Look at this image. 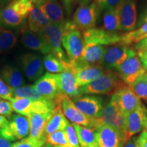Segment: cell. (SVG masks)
I'll return each mask as SVG.
<instances>
[{
  "instance_id": "19",
  "label": "cell",
  "mask_w": 147,
  "mask_h": 147,
  "mask_svg": "<svg viewBox=\"0 0 147 147\" xmlns=\"http://www.w3.org/2000/svg\"><path fill=\"white\" fill-rule=\"evenodd\" d=\"M147 117V108L142 104L134 111L126 115L125 134L124 136L125 144L132 136L135 135L142 130L143 123Z\"/></svg>"
},
{
  "instance_id": "35",
  "label": "cell",
  "mask_w": 147,
  "mask_h": 147,
  "mask_svg": "<svg viewBox=\"0 0 147 147\" xmlns=\"http://www.w3.org/2000/svg\"><path fill=\"white\" fill-rule=\"evenodd\" d=\"M129 87L131 88L132 91L140 98H142L144 100H147V83L142 77L137 79L135 82H133Z\"/></svg>"
},
{
  "instance_id": "41",
  "label": "cell",
  "mask_w": 147,
  "mask_h": 147,
  "mask_svg": "<svg viewBox=\"0 0 147 147\" xmlns=\"http://www.w3.org/2000/svg\"><path fill=\"white\" fill-rule=\"evenodd\" d=\"M137 55L140 61L142 67L147 72V50L137 51Z\"/></svg>"
},
{
  "instance_id": "26",
  "label": "cell",
  "mask_w": 147,
  "mask_h": 147,
  "mask_svg": "<svg viewBox=\"0 0 147 147\" xmlns=\"http://www.w3.org/2000/svg\"><path fill=\"white\" fill-rule=\"evenodd\" d=\"M50 20L42 12L38 5H34L28 15V27L32 32L40 34L44 28L51 24Z\"/></svg>"
},
{
  "instance_id": "22",
  "label": "cell",
  "mask_w": 147,
  "mask_h": 147,
  "mask_svg": "<svg viewBox=\"0 0 147 147\" xmlns=\"http://www.w3.org/2000/svg\"><path fill=\"white\" fill-rule=\"evenodd\" d=\"M36 5L39 6L51 23L63 24L65 22L63 9L58 0H42Z\"/></svg>"
},
{
  "instance_id": "33",
  "label": "cell",
  "mask_w": 147,
  "mask_h": 147,
  "mask_svg": "<svg viewBox=\"0 0 147 147\" xmlns=\"http://www.w3.org/2000/svg\"><path fill=\"white\" fill-rule=\"evenodd\" d=\"M13 97H24L32 100H44L41 95L37 93L34 86H23L18 88H11Z\"/></svg>"
},
{
  "instance_id": "48",
  "label": "cell",
  "mask_w": 147,
  "mask_h": 147,
  "mask_svg": "<svg viewBox=\"0 0 147 147\" xmlns=\"http://www.w3.org/2000/svg\"><path fill=\"white\" fill-rule=\"evenodd\" d=\"M123 147H136V146L135 139H134V138L131 140H129L127 142L123 145Z\"/></svg>"
},
{
  "instance_id": "34",
  "label": "cell",
  "mask_w": 147,
  "mask_h": 147,
  "mask_svg": "<svg viewBox=\"0 0 147 147\" xmlns=\"http://www.w3.org/2000/svg\"><path fill=\"white\" fill-rule=\"evenodd\" d=\"M46 144H49L52 146L72 147L69 142L68 137L65 130L55 131L47 136L46 137Z\"/></svg>"
},
{
  "instance_id": "27",
  "label": "cell",
  "mask_w": 147,
  "mask_h": 147,
  "mask_svg": "<svg viewBox=\"0 0 147 147\" xmlns=\"http://www.w3.org/2000/svg\"><path fill=\"white\" fill-rule=\"evenodd\" d=\"M1 79L11 88L23 87L25 84L23 75L21 71L15 66L5 65L0 72Z\"/></svg>"
},
{
  "instance_id": "46",
  "label": "cell",
  "mask_w": 147,
  "mask_h": 147,
  "mask_svg": "<svg viewBox=\"0 0 147 147\" xmlns=\"http://www.w3.org/2000/svg\"><path fill=\"white\" fill-rule=\"evenodd\" d=\"M0 147H12V144L10 143V141L0 135Z\"/></svg>"
},
{
  "instance_id": "23",
  "label": "cell",
  "mask_w": 147,
  "mask_h": 147,
  "mask_svg": "<svg viewBox=\"0 0 147 147\" xmlns=\"http://www.w3.org/2000/svg\"><path fill=\"white\" fill-rule=\"evenodd\" d=\"M52 112L47 113H33L27 116L30 127L29 137L35 139H42L46 138L44 136V131L48 121L50 119Z\"/></svg>"
},
{
  "instance_id": "32",
  "label": "cell",
  "mask_w": 147,
  "mask_h": 147,
  "mask_svg": "<svg viewBox=\"0 0 147 147\" xmlns=\"http://www.w3.org/2000/svg\"><path fill=\"white\" fill-rule=\"evenodd\" d=\"M44 65L48 72L59 74L65 71L68 65H65L53 53H49L44 57Z\"/></svg>"
},
{
  "instance_id": "18",
  "label": "cell",
  "mask_w": 147,
  "mask_h": 147,
  "mask_svg": "<svg viewBox=\"0 0 147 147\" xmlns=\"http://www.w3.org/2000/svg\"><path fill=\"white\" fill-rule=\"evenodd\" d=\"M121 111L127 115L142 104L140 98L128 85L121 87L113 95Z\"/></svg>"
},
{
  "instance_id": "24",
  "label": "cell",
  "mask_w": 147,
  "mask_h": 147,
  "mask_svg": "<svg viewBox=\"0 0 147 147\" xmlns=\"http://www.w3.org/2000/svg\"><path fill=\"white\" fill-rule=\"evenodd\" d=\"M68 123L69 121L64 115L60 106L57 104L56 107L53 110L50 119L46 125L44 136L46 138L49 134L54 133L55 131L65 130Z\"/></svg>"
},
{
  "instance_id": "49",
  "label": "cell",
  "mask_w": 147,
  "mask_h": 147,
  "mask_svg": "<svg viewBox=\"0 0 147 147\" xmlns=\"http://www.w3.org/2000/svg\"><path fill=\"white\" fill-rule=\"evenodd\" d=\"M79 4L80 5H87L89 3H91L92 0H78Z\"/></svg>"
},
{
  "instance_id": "10",
  "label": "cell",
  "mask_w": 147,
  "mask_h": 147,
  "mask_svg": "<svg viewBox=\"0 0 147 147\" xmlns=\"http://www.w3.org/2000/svg\"><path fill=\"white\" fill-rule=\"evenodd\" d=\"M8 125L0 129V135L9 141L23 140L27 136L30 131L29 123L27 117L15 114L11 116Z\"/></svg>"
},
{
  "instance_id": "16",
  "label": "cell",
  "mask_w": 147,
  "mask_h": 147,
  "mask_svg": "<svg viewBox=\"0 0 147 147\" xmlns=\"http://www.w3.org/2000/svg\"><path fill=\"white\" fill-rule=\"evenodd\" d=\"M98 147H123V134L117 129L102 125L95 129Z\"/></svg>"
},
{
  "instance_id": "25",
  "label": "cell",
  "mask_w": 147,
  "mask_h": 147,
  "mask_svg": "<svg viewBox=\"0 0 147 147\" xmlns=\"http://www.w3.org/2000/svg\"><path fill=\"white\" fill-rule=\"evenodd\" d=\"M105 72V70L100 65H90L80 67L76 69V76L78 85L84 87L96 80Z\"/></svg>"
},
{
  "instance_id": "14",
  "label": "cell",
  "mask_w": 147,
  "mask_h": 147,
  "mask_svg": "<svg viewBox=\"0 0 147 147\" xmlns=\"http://www.w3.org/2000/svg\"><path fill=\"white\" fill-rule=\"evenodd\" d=\"M21 67L29 81L36 82L45 71L44 58L36 53H26L20 57Z\"/></svg>"
},
{
  "instance_id": "1",
  "label": "cell",
  "mask_w": 147,
  "mask_h": 147,
  "mask_svg": "<svg viewBox=\"0 0 147 147\" xmlns=\"http://www.w3.org/2000/svg\"><path fill=\"white\" fill-rule=\"evenodd\" d=\"M34 5L30 0H13L0 10V25L7 28L20 27Z\"/></svg>"
},
{
  "instance_id": "39",
  "label": "cell",
  "mask_w": 147,
  "mask_h": 147,
  "mask_svg": "<svg viewBox=\"0 0 147 147\" xmlns=\"http://www.w3.org/2000/svg\"><path fill=\"white\" fill-rule=\"evenodd\" d=\"M13 98L11 87L0 78V99L6 101H10Z\"/></svg>"
},
{
  "instance_id": "17",
  "label": "cell",
  "mask_w": 147,
  "mask_h": 147,
  "mask_svg": "<svg viewBox=\"0 0 147 147\" xmlns=\"http://www.w3.org/2000/svg\"><path fill=\"white\" fill-rule=\"evenodd\" d=\"M33 86L38 94L48 100L54 101L55 97L60 93L58 88L57 74L45 73Z\"/></svg>"
},
{
  "instance_id": "40",
  "label": "cell",
  "mask_w": 147,
  "mask_h": 147,
  "mask_svg": "<svg viewBox=\"0 0 147 147\" xmlns=\"http://www.w3.org/2000/svg\"><path fill=\"white\" fill-rule=\"evenodd\" d=\"M13 113L11 103L8 101L0 99V115L10 119Z\"/></svg>"
},
{
  "instance_id": "11",
  "label": "cell",
  "mask_w": 147,
  "mask_h": 147,
  "mask_svg": "<svg viewBox=\"0 0 147 147\" xmlns=\"http://www.w3.org/2000/svg\"><path fill=\"white\" fill-rule=\"evenodd\" d=\"M116 70L123 82L128 86L131 85L146 73L138 57L137 52L129 55Z\"/></svg>"
},
{
  "instance_id": "12",
  "label": "cell",
  "mask_w": 147,
  "mask_h": 147,
  "mask_svg": "<svg viewBox=\"0 0 147 147\" xmlns=\"http://www.w3.org/2000/svg\"><path fill=\"white\" fill-rule=\"evenodd\" d=\"M71 100L80 113L90 118H100L105 108L102 99L96 95H81Z\"/></svg>"
},
{
  "instance_id": "13",
  "label": "cell",
  "mask_w": 147,
  "mask_h": 147,
  "mask_svg": "<svg viewBox=\"0 0 147 147\" xmlns=\"http://www.w3.org/2000/svg\"><path fill=\"white\" fill-rule=\"evenodd\" d=\"M76 72V69L70 62L65 71L57 74L59 91L71 98L81 95L80 87L77 83Z\"/></svg>"
},
{
  "instance_id": "53",
  "label": "cell",
  "mask_w": 147,
  "mask_h": 147,
  "mask_svg": "<svg viewBox=\"0 0 147 147\" xmlns=\"http://www.w3.org/2000/svg\"><path fill=\"white\" fill-rule=\"evenodd\" d=\"M134 139H135V143H136V147H143L141 146V145H140L139 144H138V143L136 142V137H134Z\"/></svg>"
},
{
  "instance_id": "28",
  "label": "cell",
  "mask_w": 147,
  "mask_h": 147,
  "mask_svg": "<svg viewBox=\"0 0 147 147\" xmlns=\"http://www.w3.org/2000/svg\"><path fill=\"white\" fill-rule=\"evenodd\" d=\"M76 130L79 144L81 147H98L95 131L92 129L73 124Z\"/></svg>"
},
{
  "instance_id": "2",
  "label": "cell",
  "mask_w": 147,
  "mask_h": 147,
  "mask_svg": "<svg viewBox=\"0 0 147 147\" xmlns=\"http://www.w3.org/2000/svg\"><path fill=\"white\" fill-rule=\"evenodd\" d=\"M118 73L114 71H105L102 76L84 87H80L81 95L114 94L119 88L125 85Z\"/></svg>"
},
{
  "instance_id": "7",
  "label": "cell",
  "mask_w": 147,
  "mask_h": 147,
  "mask_svg": "<svg viewBox=\"0 0 147 147\" xmlns=\"http://www.w3.org/2000/svg\"><path fill=\"white\" fill-rule=\"evenodd\" d=\"M135 52L136 51L130 46L121 43L106 47L100 65L105 71H113Z\"/></svg>"
},
{
  "instance_id": "15",
  "label": "cell",
  "mask_w": 147,
  "mask_h": 147,
  "mask_svg": "<svg viewBox=\"0 0 147 147\" xmlns=\"http://www.w3.org/2000/svg\"><path fill=\"white\" fill-rule=\"evenodd\" d=\"M120 33H111L103 28H92L82 33L84 44L101 46H110L120 43L121 36Z\"/></svg>"
},
{
  "instance_id": "5",
  "label": "cell",
  "mask_w": 147,
  "mask_h": 147,
  "mask_svg": "<svg viewBox=\"0 0 147 147\" xmlns=\"http://www.w3.org/2000/svg\"><path fill=\"white\" fill-rule=\"evenodd\" d=\"M13 111L25 117L33 113H47L52 112L56 107L54 101L32 100L24 97H13L10 101Z\"/></svg>"
},
{
  "instance_id": "30",
  "label": "cell",
  "mask_w": 147,
  "mask_h": 147,
  "mask_svg": "<svg viewBox=\"0 0 147 147\" xmlns=\"http://www.w3.org/2000/svg\"><path fill=\"white\" fill-rule=\"evenodd\" d=\"M16 42L17 38L15 34L10 29L0 25V53L12 50Z\"/></svg>"
},
{
  "instance_id": "37",
  "label": "cell",
  "mask_w": 147,
  "mask_h": 147,
  "mask_svg": "<svg viewBox=\"0 0 147 147\" xmlns=\"http://www.w3.org/2000/svg\"><path fill=\"white\" fill-rule=\"evenodd\" d=\"M100 10L106 11L119 8L123 0H94Z\"/></svg>"
},
{
  "instance_id": "36",
  "label": "cell",
  "mask_w": 147,
  "mask_h": 147,
  "mask_svg": "<svg viewBox=\"0 0 147 147\" xmlns=\"http://www.w3.org/2000/svg\"><path fill=\"white\" fill-rule=\"evenodd\" d=\"M45 144V138L35 139L29 136L12 144V147H43Z\"/></svg>"
},
{
  "instance_id": "56",
  "label": "cell",
  "mask_w": 147,
  "mask_h": 147,
  "mask_svg": "<svg viewBox=\"0 0 147 147\" xmlns=\"http://www.w3.org/2000/svg\"><path fill=\"white\" fill-rule=\"evenodd\" d=\"M145 101H146V104H147V100H145Z\"/></svg>"
},
{
  "instance_id": "47",
  "label": "cell",
  "mask_w": 147,
  "mask_h": 147,
  "mask_svg": "<svg viewBox=\"0 0 147 147\" xmlns=\"http://www.w3.org/2000/svg\"><path fill=\"white\" fill-rule=\"evenodd\" d=\"M9 121L6 117L0 115V129L6 127L8 125Z\"/></svg>"
},
{
  "instance_id": "3",
  "label": "cell",
  "mask_w": 147,
  "mask_h": 147,
  "mask_svg": "<svg viewBox=\"0 0 147 147\" xmlns=\"http://www.w3.org/2000/svg\"><path fill=\"white\" fill-rule=\"evenodd\" d=\"M62 46L71 63L77 61L80 58L84 50L83 38L81 32L71 21H65L64 23Z\"/></svg>"
},
{
  "instance_id": "42",
  "label": "cell",
  "mask_w": 147,
  "mask_h": 147,
  "mask_svg": "<svg viewBox=\"0 0 147 147\" xmlns=\"http://www.w3.org/2000/svg\"><path fill=\"white\" fill-rule=\"evenodd\" d=\"M136 140L138 144L141 145L142 146L147 147V131L145 130L142 131L140 136L136 138Z\"/></svg>"
},
{
  "instance_id": "9",
  "label": "cell",
  "mask_w": 147,
  "mask_h": 147,
  "mask_svg": "<svg viewBox=\"0 0 147 147\" xmlns=\"http://www.w3.org/2000/svg\"><path fill=\"white\" fill-rule=\"evenodd\" d=\"M100 9L95 1L87 5H80L73 15L72 22L78 30L84 31L94 28Z\"/></svg>"
},
{
  "instance_id": "51",
  "label": "cell",
  "mask_w": 147,
  "mask_h": 147,
  "mask_svg": "<svg viewBox=\"0 0 147 147\" xmlns=\"http://www.w3.org/2000/svg\"><path fill=\"white\" fill-rule=\"evenodd\" d=\"M30 1H32L33 3H34V5H36V4H38V3H40L42 0H30Z\"/></svg>"
},
{
  "instance_id": "21",
  "label": "cell",
  "mask_w": 147,
  "mask_h": 147,
  "mask_svg": "<svg viewBox=\"0 0 147 147\" xmlns=\"http://www.w3.org/2000/svg\"><path fill=\"white\" fill-rule=\"evenodd\" d=\"M21 42L24 47L30 50L38 51L45 55L51 53L50 48L45 43L41 34L32 32L29 27H25L22 30Z\"/></svg>"
},
{
  "instance_id": "44",
  "label": "cell",
  "mask_w": 147,
  "mask_h": 147,
  "mask_svg": "<svg viewBox=\"0 0 147 147\" xmlns=\"http://www.w3.org/2000/svg\"><path fill=\"white\" fill-rule=\"evenodd\" d=\"M75 0H62V2L63 3L64 8L67 12V15H69L71 13V11L72 10V7L74 3Z\"/></svg>"
},
{
  "instance_id": "31",
  "label": "cell",
  "mask_w": 147,
  "mask_h": 147,
  "mask_svg": "<svg viewBox=\"0 0 147 147\" xmlns=\"http://www.w3.org/2000/svg\"><path fill=\"white\" fill-rule=\"evenodd\" d=\"M146 38L147 23L143 24L138 29L123 34L120 43L124 45L130 46L131 45H135Z\"/></svg>"
},
{
  "instance_id": "20",
  "label": "cell",
  "mask_w": 147,
  "mask_h": 147,
  "mask_svg": "<svg viewBox=\"0 0 147 147\" xmlns=\"http://www.w3.org/2000/svg\"><path fill=\"white\" fill-rule=\"evenodd\" d=\"M121 30L129 32L137 26L136 0H123L119 7Z\"/></svg>"
},
{
  "instance_id": "50",
  "label": "cell",
  "mask_w": 147,
  "mask_h": 147,
  "mask_svg": "<svg viewBox=\"0 0 147 147\" xmlns=\"http://www.w3.org/2000/svg\"><path fill=\"white\" fill-rule=\"evenodd\" d=\"M143 128L144 129L145 131H147V117L145 118L144 123H143Z\"/></svg>"
},
{
  "instance_id": "54",
  "label": "cell",
  "mask_w": 147,
  "mask_h": 147,
  "mask_svg": "<svg viewBox=\"0 0 147 147\" xmlns=\"http://www.w3.org/2000/svg\"><path fill=\"white\" fill-rule=\"evenodd\" d=\"M46 147H53V146H52V145H51L49 144H46Z\"/></svg>"
},
{
  "instance_id": "38",
  "label": "cell",
  "mask_w": 147,
  "mask_h": 147,
  "mask_svg": "<svg viewBox=\"0 0 147 147\" xmlns=\"http://www.w3.org/2000/svg\"><path fill=\"white\" fill-rule=\"evenodd\" d=\"M65 131H66V133H67V137H68L69 139V142L71 144V146L80 147V144H79L78 139V137H77L76 130H75L73 124H71L69 122V123L67 125Z\"/></svg>"
},
{
  "instance_id": "29",
  "label": "cell",
  "mask_w": 147,
  "mask_h": 147,
  "mask_svg": "<svg viewBox=\"0 0 147 147\" xmlns=\"http://www.w3.org/2000/svg\"><path fill=\"white\" fill-rule=\"evenodd\" d=\"M119 7L117 8L105 11V13L103 16V27H104L103 29L108 32L119 33V32L122 31Z\"/></svg>"
},
{
  "instance_id": "57",
  "label": "cell",
  "mask_w": 147,
  "mask_h": 147,
  "mask_svg": "<svg viewBox=\"0 0 147 147\" xmlns=\"http://www.w3.org/2000/svg\"><path fill=\"white\" fill-rule=\"evenodd\" d=\"M43 147H46V146H43Z\"/></svg>"
},
{
  "instance_id": "8",
  "label": "cell",
  "mask_w": 147,
  "mask_h": 147,
  "mask_svg": "<svg viewBox=\"0 0 147 147\" xmlns=\"http://www.w3.org/2000/svg\"><path fill=\"white\" fill-rule=\"evenodd\" d=\"M54 102L59 104L65 117L73 124L78 125L95 130V119L90 118L77 109L70 97L59 93L55 98Z\"/></svg>"
},
{
  "instance_id": "43",
  "label": "cell",
  "mask_w": 147,
  "mask_h": 147,
  "mask_svg": "<svg viewBox=\"0 0 147 147\" xmlns=\"http://www.w3.org/2000/svg\"><path fill=\"white\" fill-rule=\"evenodd\" d=\"M133 49L136 51L147 50V38L134 45Z\"/></svg>"
},
{
  "instance_id": "4",
  "label": "cell",
  "mask_w": 147,
  "mask_h": 147,
  "mask_svg": "<svg viewBox=\"0 0 147 147\" xmlns=\"http://www.w3.org/2000/svg\"><path fill=\"white\" fill-rule=\"evenodd\" d=\"M64 23L49 24L44 28L40 34L47 45L50 48L51 53L57 57L62 62L67 65L70 63V61L63 51L62 46Z\"/></svg>"
},
{
  "instance_id": "52",
  "label": "cell",
  "mask_w": 147,
  "mask_h": 147,
  "mask_svg": "<svg viewBox=\"0 0 147 147\" xmlns=\"http://www.w3.org/2000/svg\"><path fill=\"white\" fill-rule=\"evenodd\" d=\"M142 77L143 79H144V80H145V81H146V82L147 83V72H146V73H145L143 75Z\"/></svg>"
},
{
  "instance_id": "6",
  "label": "cell",
  "mask_w": 147,
  "mask_h": 147,
  "mask_svg": "<svg viewBox=\"0 0 147 147\" xmlns=\"http://www.w3.org/2000/svg\"><path fill=\"white\" fill-rule=\"evenodd\" d=\"M125 123L126 115L121 111L116 102L115 97L112 95L109 103L104 108L101 117L95 119V129L102 125H108L117 129L123 134L124 137L125 134Z\"/></svg>"
},
{
  "instance_id": "45",
  "label": "cell",
  "mask_w": 147,
  "mask_h": 147,
  "mask_svg": "<svg viewBox=\"0 0 147 147\" xmlns=\"http://www.w3.org/2000/svg\"><path fill=\"white\" fill-rule=\"evenodd\" d=\"M147 23V2H146V5L145 8L144 9V11L142 14H141V16L139 20V23L138 26L140 27L141 25H143V24Z\"/></svg>"
},
{
  "instance_id": "55",
  "label": "cell",
  "mask_w": 147,
  "mask_h": 147,
  "mask_svg": "<svg viewBox=\"0 0 147 147\" xmlns=\"http://www.w3.org/2000/svg\"><path fill=\"white\" fill-rule=\"evenodd\" d=\"M53 147H62V146H53Z\"/></svg>"
}]
</instances>
